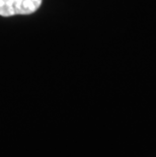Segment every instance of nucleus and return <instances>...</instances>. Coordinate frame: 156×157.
<instances>
[{
	"label": "nucleus",
	"instance_id": "1",
	"mask_svg": "<svg viewBox=\"0 0 156 157\" xmlns=\"http://www.w3.org/2000/svg\"><path fill=\"white\" fill-rule=\"evenodd\" d=\"M43 0H0V15L7 17L32 14L41 7Z\"/></svg>",
	"mask_w": 156,
	"mask_h": 157
}]
</instances>
